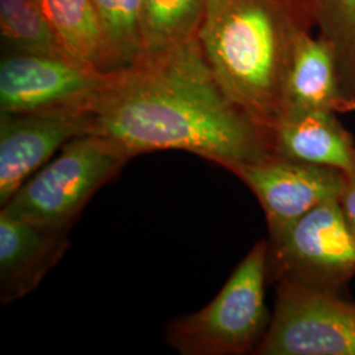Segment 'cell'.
I'll return each mask as SVG.
<instances>
[{
	"mask_svg": "<svg viewBox=\"0 0 355 355\" xmlns=\"http://www.w3.org/2000/svg\"><path fill=\"white\" fill-rule=\"evenodd\" d=\"M89 114L94 133L132 157L180 150L227 170L272 154L270 132L230 102L198 36L111 73Z\"/></svg>",
	"mask_w": 355,
	"mask_h": 355,
	"instance_id": "6da1fadb",
	"label": "cell"
},
{
	"mask_svg": "<svg viewBox=\"0 0 355 355\" xmlns=\"http://www.w3.org/2000/svg\"><path fill=\"white\" fill-rule=\"evenodd\" d=\"M312 28L305 0H207L198 38L230 102L270 132L295 42Z\"/></svg>",
	"mask_w": 355,
	"mask_h": 355,
	"instance_id": "7a4b0ae2",
	"label": "cell"
},
{
	"mask_svg": "<svg viewBox=\"0 0 355 355\" xmlns=\"http://www.w3.org/2000/svg\"><path fill=\"white\" fill-rule=\"evenodd\" d=\"M268 279V241L261 240L209 304L166 327V343L182 355L254 354L271 320Z\"/></svg>",
	"mask_w": 355,
	"mask_h": 355,
	"instance_id": "3957f363",
	"label": "cell"
},
{
	"mask_svg": "<svg viewBox=\"0 0 355 355\" xmlns=\"http://www.w3.org/2000/svg\"><path fill=\"white\" fill-rule=\"evenodd\" d=\"M132 158L102 135L79 136L64 144L1 209L48 228L70 230L91 198Z\"/></svg>",
	"mask_w": 355,
	"mask_h": 355,
	"instance_id": "277c9868",
	"label": "cell"
},
{
	"mask_svg": "<svg viewBox=\"0 0 355 355\" xmlns=\"http://www.w3.org/2000/svg\"><path fill=\"white\" fill-rule=\"evenodd\" d=\"M270 278L341 293L355 278V239L338 200L268 232Z\"/></svg>",
	"mask_w": 355,
	"mask_h": 355,
	"instance_id": "5b68a950",
	"label": "cell"
},
{
	"mask_svg": "<svg viewBox=\"0 0 355 355\" xmlns=\"http://www.w3.org/2000/svg\"><path fill=\"white\" fill-rule=\"evenodd\" d=\"M257 355H355V302L277 282V299Z\"/></svg>",
	"mask_w": 355,
	"mask_h": 355,
	"instance_id": "8992f818",
	"label": "cell"
},
{
	"mask_svg": "<svg viewBox=\"0 0 355 355\" xmlns=\"http://www.w3.org/2000/svg\"><path fill=\"white\" fill-rule=\"evenodd\" d=\"M110 76L64 57L12 51L0 64V111L89 112Z\"/></svg>",
	"mask_w": 355,
	"mask_h": 355,
	"instance_id": "52a82bcc",
	"label": "cell"
},
{
	"mask_svg": "<svg viewBox=\"0 0 355 355\" xmlns=\"http://www.w3.org/2000/svg\"><path fill=\"white\" fill-rule=\"evenodd\" d=\"M252 191L266 216L268 232L283 228L321 204L338 200L346 174L275 154L227 168Z\"/></svg>",
	"mask_w": 355,
	"mask_h": 355,
	"instance_id": "ba28073f",
	"label": "cell"
},
{
	"mask_svg": "<svg viewBox=\"0 0 355 355\" xmlns=\"http://www.w3.org/2000/svg\"><path fill=\"white\" fill-rule=\"evenodd\" d=\"M94 133L83 110H53L0 116V205L4 207L29 178L69 141Z\"/></svg>",
	"mask_w": 355,
	"mask_h": 355,
	"instance_id": "9c48e42d",
	"label": "cell"
},
{
	"mask_svg": "<svg viewBox=\"0 0 355 355\" xmlns=\"http://www.w3.org/2000/svg\"><path fill=\"white\" fill-rule=\"evenodd\" d=\"M69 230L48 228L0 212V300L10 304L31 292L69 248Z\"/></svg>",
	"mask_w": 355,
	"mask_h": 355,
	"instance_id": "30bf717a",
	"label": "cell"
},
{
	"mask_svg": "<svg viewBox=\"0 0 355 355\" xmlns=\"http://www.w3.org/2000/svg\"><path fill=\"white\" fill-rule=\"evenodd\" d=\"M300 111H355V96L345 86L336 51L327 40L313 37L311 31L295 42L282 114Z\"/></svg>",
	"mask_w": 355,
	"mask_h": 355,
	"instance_id": "8fae6325",
	"label": "cell"
},
{
	"mask_svg": "<svg viewBox=\"0 0 355 355\" xmlns=\"http://www.w3.org/2000/svg\"><path fill=\"white\" fill-rule=\"evenodd\" d=\"M272 154L343 174L355 171V140L337 119L325 111L282 114L270 130Z\"/></svg>",
	"mask_w": 355,
	"mask_h": 355,
	"instance_id": "7c38bea8",
	"label": "cell"
},
{
	"mask_svg": "<svg viewBox=\"0 0 355 355\" xmlns=\"http://www.w3.org/2000/svg\"><path fill=\"white\" fill-rule=\"evenodd\" d=\"M64 55L103 74H111L102 26L91 0H38Z\"/></svg>",
	"mask_w": 355,
	"mask_h": 355,
	"instance_id": "4fadbf2b",
	"label": "cell"
},
{
	"mask_svg": "<svg viewBox=\"0 0 355 355\" xmlns=\"http://www.w3.org/2000/svg\"><path fill=\"white\" fill-rule=\"evenodd\" d=\"M207 0H141L142 55L196 37Z\"/></svg>",
	"mask_w": 355,
	"mask_h": 355,
	"instance_id": "5bb4252c",
	"label": "cell"
},
{
	"mask_svg": "<svg viewBox=\"0 0 355 355\" xmlns=\"http://www.w3.org/2000/svg\"><path fill=\"white\" fill-rule=\"evenodd\" d=\"M0 29L12 51L67 58L38 0H0Z\"/></svg>",
	"mask_w": 355,
	"mask_h": 355,
	"instance_id": "9a60e30c",
	"label": "cell"
},
{
	"mask_svg": "<svg viewBox=\"0 0 355 355\" xmlns=\"http://www.w3.org/2000/svg\"><path fill=\"white\" fill-rule=\"evenodd\" d=\"M98 13L110 73H116L142 57L141 0H91Z\"/></svg>",
	"mask_w": 355,
	"mask_h": 355,
	"instance_id": "2e32d148",
	"label": "cell"
},
{
	"mask_svg": "<svg viewBox=\"0 0 355 355\" xmlns=\"http://www.w3.org/2000/svg\"><path fill=\"white\" fill-rule=\"evenodd\" d=\"M318 36L336 51L343 82L355 96V0H305Z\"/></svg>",
	"mask_w": 355,
	"mask_h": 355,
	"instance_id": "e0dca14e",
	"label": "cell"
},
{
	"mask_svg": "<svg viewBox=\"0 0 355 355\" xmlns=\"http://www.w3.org/2000/svg\"><path fill=\"white\" fill-rule=\"evenodd\" d=\"M346 224L355 239V171L346 175L341 196L338 199Z\"/></svg>",
	"mask_w": 355,
	"mask_h": 355,
	"instance_id": "ac0fdd59",
	"label": "cell"
}]
</instances>
